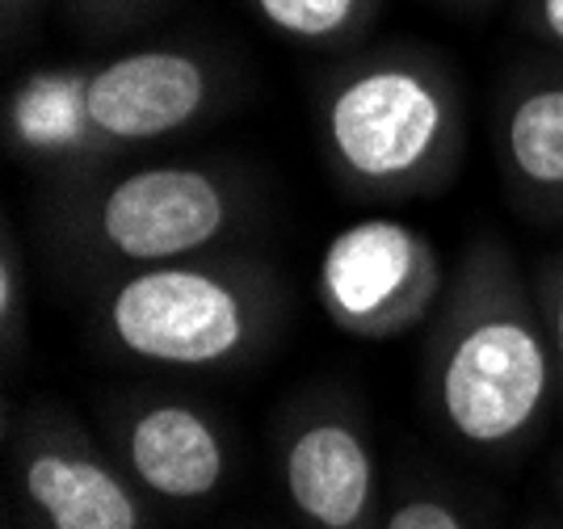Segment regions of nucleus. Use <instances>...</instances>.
Wrapping results in <instances>:
<instances>
[{
  "label": "nucleus",
  "mask_w": 563,
  "mask_h": 529,
  "mask_svg": "<svg viewBox=\"0 0 563 529\" xmlns=\"http://www.w3.org/2000/svg\"><path fill=\"white\" fill-rule=\"evenodd\" d=\"M555 383L539 302L505 249L479 244L454 277L424 353L438 425L471 450H509L542 425Z\"/></svg>",
  "instance_id": "f257e3e1"
},
{
  "label": "nucleus",
  "mask_w": 563,
  "mask_h": 529,
  "mask_svg": "<svg viewBox=\"0 0 563 529\" xmlns=\"http://www.w3.org/2000/svg\"><path fill=\"white\" fill-rule=\"evenodd\" d=\"M332 168L378 198L421 194L450 177L463 152V101L446 68L417 51L353 59L320 97Z\"/></svg>",
  "instance_id": "f03ea898"
},
{
  "label": "nucleus",
  "mask_w": 563,
  "mask_h": 529,
  "mask_svg": "<svg viewBox=\"0 0 563 529\" xmlns=\"http://www.w3.org/2000/svg\"><path fill=\"white\" fill-rule=\"evenodd\" d=\"M274 320L278 295L265 269L219 256L126 269L97 302L106 345L140 366L194 374L257 353Z\"/></svg>",
  "instance_id": "7ed1b4c3"
},
{
  "label": "nucleus",
  "mask_w": 563,
  "mask_h": 529,
  "mask_svg": "<svg viewBox=\"0 0 563 529\" xmlns=\"http://www.w3.org/2000/svg\"><path fill=\"white\" fill-rule=\"evenodd\" d=\"M240 189L211 164H143L76 210L80 244L122 269L211 256L240 223Z\"/></svg>",
  "instance_id": "20e7f679"
},
{
  "label": "nucleus",
  "mask_w": 563,
  "mask_h": 529,
  "mask_svg": "<svg viewBox=\"0 0 563 529\" xmlns=\"http://www.w3.org/2000/svg\"><path fill=\"white\" fill-rule=\"evenodd\" d=\"M316 295L341 332L391 341L442 307L446 265L429 231L391 214H371L324 244Z\"/></svg>",
  "instance_id": "39448f33"
},
{
  "label": "nucleus",
  "mask_w": 563,
  "mask_h": 529,
  "mask_svg": "<svg viewBox=\"0 0 563 529\" xmlns=\"http://www.w3.org/2000/svg\"><path fill=\"white\" fill-rule=\"evenodd\" d=\"M93 147L181 135L219 97V68L194 46H135L80 71Z\"/></svg>",
  "instance_id": "423d86ee"
},
{
  "label": "nucleus",
  "mask_w": 563,
  "mask_h": 529,
  "mask_svg": "<svg viewBox=\"0 0 563 529\" xmlns=\"http://www.w3.org/2000/svg\"><path fill=\"white\" fill-rule=\"evenodd\" d=\"M18 492L38 529H143L140 484L71 429L22 438Z\"/></svg>",
  "instance_id": "0eeeda50"
},
{
  "label": "nucleus",
  "mask_w": 563,
  "mask_h": 529,
  "mask_svg": "<svg viewBox=\"0 0 563 529\" xmlns=\"http://www.w3.org/2000/svg\"><path fill=\"white\" fill-rule=\"evenodd\" d=\"M282 487L311 529H371L378 462L366 429L332 408L303 416L282 441Z\"/></svg>",
  "instance_id": "6e6552de"
},
{
  "label": "nucleus",
  "mask_w": 563,
  "mask_h": 529,
  "mask_svg": "<svg viewBox=\"0 0 563 529\" xmlns=\"http://www.w3.org/2000/svg\"><path fill=\"white\" fill-rule=\"evenodd\" d=\"M118 454L140 492L168 505H202L228 484L232 450L202 404L147 399L118 429Z\"/></svg>",
  "instance_id": "1a4fd4ad"
},
{
  "label": "nucleus",
  "mask_w": 563,
  "mask_h": 529,
  "mask_svg": "<svg viewBox=\"0 0 563 529\" xmlns=\"http://www.w3.org/2000/svg\"><path fill=\"white\" fill-rule=\"evenodd\" d=\"M500 168L534 210H563V71H521L500 106Z\"/></svg>",
  "instance_id": "9d476101"
},
{
  "label": "nucleus",
  "mask_w": 563,
  "mask_h": 529,
  "mask_svg": "<svg viewBox=\"0 0 563 529\" xmlns=\"http://www.w3.org/2000/svg\"><path fill=\"white\" fill-rule=\"evenodd\" d=\"M9 139L30 156H85L97 152L85 118L80 71L51 68L25 76L9 97Z\"/></svg>",
  "instance_id": "9b49d317"
},
{
  "label": "nucleus",
  "mask_w": 563,
  "mask_h": 529,
  "mask_svg": "<svg viewBox=\"0 0 563 529\" xmlns=\"http://www.w3.org/2000/svg\"><path fill=\"white\" fill-rule=\"evenodd\" d=\"M249 9L286 43L324 51L362 34L378 13V0H249Z\"/></svg>",
  "instance_id": "f8f14e48"
},
{
  "label": "nucleus",
  "mask_w": 563,
  "mask_h": 529,
  "mask_svg": "<svg viewBox=\"0 0 563 529\" xmlns=\"http://www.w3.org/2000/svg\"><path fill=\"white\" fill-rule=\"evenodd\" d=\"M378 529H471V526L446 496L412 492V496H399L396 505L378 517Z\"/></svg>",
  "instance_id": "ddd939ff"
},
{
  "label": "nucleus",
  "mask_w": 563,
  "mask_h": 529,
  "mask_svg": "<svg viewBox=\"0 0 563 529\" xmlns=\"http://www.w3.org/2000/svg\"><path fill=\"white\" fill-rule=\"evenodd\" d=\"M539 311L551 337V353H555V370L563 383V261H551L539 277Z\"/></svg>",
  "instance_id": "4468645a"
},
{
  "label": "nucleus",
  "mask_w": 563,
  "mask_h": 529,
  "mask_svg": "<svg viewBox=\"0 0 563 529\" xmlns=\"http://www.w3.org/2000/svg\"><path fill=\"white\" fill-rule=\"evenodd\" d=\"M161 0H76V9L85 13V18H93V22H135L143 18L147 9H156Z\"/></svg>",
  "instance_id": "2eb2a0df"
},
{
  "label": "nucleus",
  "mask_w": 563,
  "mask_h": 529,
  "mask_svg": "<svg viewBox=\"0 0 563 529\" xmlns=\"http://www.w3.org/2000/svg\"><path fill=\"white\" fill-rule=\"evenodd\" d=\"M0 311H4V337L9 345L18 341V265H13V244H4V261H0Z\"/></svg>",
  "instance_id": "dca6fc26"
},
{
  "label": "nucleus",
  "mask_w": 563,
  "mask_h": 529,
  "mask_svg": "<svg viewBox=\"0 0 563 529\" xmlns=\"http://www.w3.org/2000/svg\"><path fill=\"white\" fill-rule=\"evenodd\" d=\"M530 22L547 43L563 51V0H530Z\"/></svg>",
  "instance_id": "f3484780"
},
{
  "label": "nucleus",
  "mask_w": 563,
  "mask_h": 529,
  "mask_svg": "<svg viewBox=\"0 0 563 529\" xmlns=\"http://www.w3.org/2000/svg\"><path fill=\"white\" fill-rule=\"evenodd\" d=\"M34 4H38V0H4V9H9V13H18V9H34Z\"/></svg>",
  "instance_id": "a211bd4d"
}]
</instances>
